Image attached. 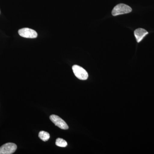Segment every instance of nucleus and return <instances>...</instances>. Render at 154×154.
Listing matches in <instances>:
<instances>
[{
    "label": "nucleus",
    "instance_id": "1",
    "mask_svg": "<svg viewBox=\"0 0 154 154\" xmlns=\"http://www.w3.org/2000/svg\"><path fill=\"white\" fill-rule=\"evenodd\" d=\"M131 11L132 9L129 6L124 4H119L113 8L112 11V14L113 16H116L128 14Z\"/></svg>",
    "mask_w": 154,
    "mask_h": 154
},
{
    "label": "nucleus",
    "instance_id": "2",
    "mask_svg": "<svg viewBox=\"0 0 154 154\" xmlns=\"http://www.w3.org/2000/svg\"><path fill=\"white\" fill-rule=\"evenodd\" d=\"M72 69L75 76L78 79L82 80H86L88 79V72L82 67L75 65L72 66Z\"/></svg>",
    "mask_w": 154,
    "mask_h": 154
},
{
    "label": "nucleus",
    "instance_id": "3",
    "mask_svg": "<svg viewBox=\"0 0 154 154\" xmlns=\"http://www.w3.org/2000/svg\"><path fill=\"white\" fill-rule=\"evenodd\" d=\"M16 144L8 143L0 147V154H12L17 149Z\"/></svg>",
    "mask_w": 154,
    "mask_h": 154
},
{
    "label": "nucleus",
    "instance_id": "4",
    "mask_svg": "<svg viewBox=\"0 0 154 154\" xmlns=\"http://www.w3.org/2000/svg\"><path fill=\"white\" fill-rule=\"evenodd\" d=\"M19 35L24 38H35L38 34L35 30L29 28H23L18 31Z\"/></svg>",
    "mask_w": 154,
    "mask_h": 154
},
{
    "label": "nucleus",
    "instance_id": "5",
    "mask_svg": "<svg viewBox=\"0 0 154 154\" xmlns=\"http://www.w3.org/2000/svg\"><path fill=\"white\" fill-rule=\"evenodd\" d=\"M50 119L56 126L62 129L66 130L69 128L68 125L62 119L56 115H51L50 116Z\"/></svg>",
    "mask_w": 154,
    "mask_h": 154
},
{
    "label": "nucleus",
    "instance_id": "6",
    "mask_svg": "<svg viewBox=\"0 0 154 154\" xmlns=\"http://www.w3.org/2000/svg\"><path fill=\"white\" fill-rule=\"evenodd\" d=\"M149 33L143 28H139L134 30V35L137 42H140Z\"/></svg>",
    "mask_w": 154,
    "mask_h": 154
},
{
    "label": "nucleus",
    "instance_id": "7",
    "mask_svg": "<svg viewBox=\"0 0 154 154\" xmlns=\"http://www.w3.org/2000/svg\"><path fill=\"white\" fill-rule=\"evenodd\" d=\"M38 137L43 141H47L50 138V134L46 131H41L38 134Z\"/></svg>",
    "mask_w": 154,
    "mask_h": 154
},
{
    "label": "nucleus",
    "instance_id": "8",
    "mask_svg": "<svg viewBox=\"0 0 154 154\" xmlns=\"http://www.w3.org/2000/svg\"><path fill=\"white\" fill-rule=\"evenodd\" d=\"M55 144L58 146L61 147H65L67 146V143L66 141L60 138H58L56 140Z\"/></svg>",
    "mask_w": 154,
    "mask_h": 154
}]
</instances>
